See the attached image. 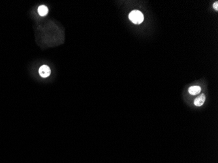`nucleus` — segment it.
<instances>
[{
  "mask_svg": "<svg viewBox=\"0 0 218 163\" xmlns=\"http://www.w3.org/2000/svg\"><path fill=\"white\" fill-rule=\"evenodd\" d=\"M129 19L135 24H140L144 21V15L139 11H133L129 15Z\"/></svg>",
  "mask_w": 218,
  "mask_h": 163,
  "instance_id": "nucleus-1",
  "label": "nucleus"
},
{
  "mask_svg": "<svg viewBox=\"0 0 218 163\" xmlns=\"http://www.w3.org/2000/svg\"><path fill=\"white\" fill-rule=\"evenodd\" d=\"M51 69L47 65H43V66L39 68V73L40 76L43 77V78H47V77L49 76L50 74H51Z\"/></svg>",
  "mask_w": 218,
  "mask_h": 163,
  "instance_id": "nucleus-2",
  "label": "nucleus"
},
{
  "mask_svg": "<svg viewBox=\"0 0 218 163\" xmlns=\"http://www.w3.org/2000/svg\"><path fill=\"white\" fill-rule=\"evenodd\" d=\"M206 97L204 94H202L201 95L197 97L194 101V105L196 106H201L204 103L205 101Z\"/></svg>",
  "mask_w": 218,
  "mask_h": 163,
  "instance_id": "nucleus-3",
  "label": "nucleus"
},
{
  "mask_svg": "<svg viewBox=\"0 0 218 163\" xmlns=\"http://www.w3.org/2000/svg\"><path fill=\"white\" fill-rule=\"evenodd\" d=\"M188 91L192 95H195L200 93V92L201 91V88L199 85H193L189 88Z\"/></svg>",
  "mask_w": 218,
  "mask_h": 163,
  "instance_id": "nucleus-4",
  "label": "nucleus"
},
{
  "mask_svg": "<svg viewBox=\"0 0 218 163\" xmlns=\"http://www.w3.org/2000/svg\"><path fill=\"white\" fill-rule=\"evenodd\" d=\"M38 13L41 16L44 17V16H46L48 14L49 9H48L47 7L45 5H41L40 7H39L38 8Z\"/></svg>",
  "mask_w": 218,
  "mask_h": 163,
  "instance_id": "nucleus-5",
  "label": "nucleus"
},
{
  "mask_svg": "<svg viewBox=\"0 0 218 163\" xmlns=\"http://www.w3.org/2000/svg\"><path fill=\"white\" fill-rule=\"evenodd\" d=\"M213 9H214L215 11H217L218 10V2L217 1L215 2V3H213Z\"/></svg>",
  "mask_w": 218,
  "mask_h": 163,
  "instance_id": "nucleus-6",
  "label": "nucleus"
}]
</instances>
